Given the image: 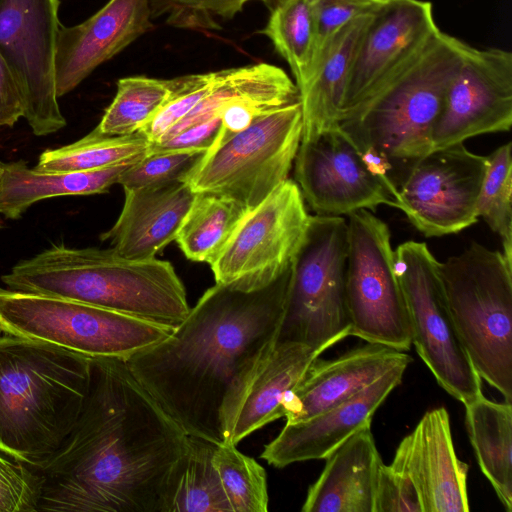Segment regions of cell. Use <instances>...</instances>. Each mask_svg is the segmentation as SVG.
Returning a JSON list of instances; mask_svg holds the SVG:
<instances>
[{
  "instance_id": "6da1fadb",
  "label": "cell",
  "mask_w": 512,
  "mask_h": 512,
  "mask_svg": "<svg viewBox=\"0 0 512 512\" xmlns=\"http://www.w3.org/2000/svg\"><path fill=\"white\" fill-rule=\"evenodd\" d=\"M188 435L125 360L91 358L71 432L40 467L38 512H171Z\"/></svg>"
},
{
  "instance_id": "d4e9b609",
  "label": "cell",
  "mask_w": 512,
  "mask_h": 512,
  "mask_svg": "<svg viewBox=\"0 0 512 512\" xmlns=\"http://www.w3.org/2000/svg\"><path fill=\"white\" fill-rule=\"evenodd\" d=\"M372 13L353 18L330 37L317 56L308 80L298 89L301 142L339 126L348 74Z\"/></svg>"
},
{
  "instance_id": "d6a6232c",
  "label": "cell",
  "mask_w": 512,
  "mask_h": 512,
  "mask_svg": "<svg viewBox=\"0 0 512 512\" xmlns=\"http://www.w3.org/2000/svg\"><path fill=\"white\" fill-rule=\"evenodd\" d=\"M237 445H216L213 461L232 512H267L268 488L265 469Z\"/></svg>"
},
{
  "instance_id": "ee69618b",
  "label": "cell",
  "mask_w": 512,
  "mask_h": 512,
  "mask_svg": "<svg viewBox=\"0 0 512 512\" xmlns=\"http://www.w3.org/2000/svg\"><path fill=\"white\" fill-rule=\"evenodd\" d=\"M0 228H1V220H0Z\"/></svg>"
},
{
  "instance_id": "3957f363",
  "label": "cell",
  "mask_w": 512,
  "mask_h": 512,
  "mask_svg": "<svg viewBox=\"0 0 512 512\" xmlns=\"http://www.w3.org/2000/svg\"><path fill=\"white\" fill-rule=\"evenodd\" d=\"M90 381L91 358L0 332V452L40 467L71 432Z\"/></svg>"
},
{
  "instance_id": "e575fe53",
  "label": "cell",
  "mask_w": 512,
  "mask_h": 512,
  "mask_svg": "<svg viewBox=\"0 0 512 512\" xmlns=\"http://www.w3.org/2000/svg\"><path fill=\"white\" fill-rule=\"evenodd\" d=\"M206 151L202 148L148 151L122 173L118 184L124 190H134L185 182Z\"/></svg>"
},
{
  "instance_id": "e0dca14e",
  "label": "cell",
  "mask_w": 512,
  "mask_h": 512,
  "mask_svg": "<svg viewBox=\"0 0 512 512\" xmlns=\"http://www.w3.org/2000/svg\"><path fill=\"white\" fill-rule=\"evenodd\" d=\"M294 177L304 201L317 215L342 216L360 209L393 207V198L363 163L340 126L300 142Z\"/></svg>"
},
{
  "instance_id": "7c38bea8",
  "label": "cell",
  "mask_w": 512,
  "mask_h": 512,
  "mask_svg": "<svg viewBox=\"0 0 512 512\" xmlns=\"http://www.w3.org/2000/svg\"><path fill=\"white\" fill-rule=\"evenodd\" d=\"M309 220L298 185L285 180L246 213L210 264L215 283L242 291L272 283L291 266Z\"/></svg>"
},
{
  "instance_id": "7402d4cb",
  "label": "cell",
  "mask_w": 512,
  "mask_h": 512,
  "mask_svg": "<svg viewBox=\"0 0 512 512\" xmlns=\"http://www.w3.org/2000/svg\"><path fill=\"white\" fill-rule=\"evenodd\" d=\"M124 193L119 217L100 239L130 260L154 259L175 240L197 195L184 181Z\"/></svg>"
},
{
  "instance_id": "f546056e",
  "label": "cell",
  "mask_w": 512,
  "mask_h": 512,
  "mask_svg": "<svg viewBox=\"0 0 512 512\" xmlns=\"http://www.w3.org/2000/svg\"><path fill=\"white\" fill-rule=\"evenodd\" d=\"M179 77L156 79L144 76L121 78L117 92L95 127L108 136H126L139 132L171 98Z\"/></svg>"
},
{
  "instance_id": "277c9868",
  "label": "cell",
  "mask_w": 512,
  "mask_h": 512,
  "mask_svg": "<svg viewBox=\"0 0 512 512\" xmlns=\"http://www.w3.org/2000/svg\"><path fill=\"white\" fill-rule=\"evenodd\" d=\"M1 281L12 290L66 298L170 328L191 308L170 262L130 260L112 248L53 245L14 265Z\"/></svg>"
},
{
  "instance_id": "9a60e30c",
  "label": "cell",
  "mask_w": 512,
  "mask_h": 512,
  "mask_svg": "<svg viewBox=\"0 0 512 512\" xmlns=\"http://www.w3.org/2000/svg\"><path fill=\"white\" fill-rule=\"evenodd\" d=\"M511 125L512 53L464 43L461 63L432 130V150L481 134L507 132Z\"/></svg>"
},
{
  "instance_id": "30bf717a",
  "label": "cell",
  "mask_w": 512,
  "mask_h": 512,
  "mask_svg": "<svg viewBox=\"0 0 512 512\" xmlns=\"http://www.w3.org/2000/svg\"><path fill=\"white\" fill-rule=\"evenodd\" d=\"M348 216L346 304L350 336L407 351L412 345V329L394 268L389 227L366 209Z\"/></svg>"
},
{
  "instance_id": "ab89813d",
  "label": "cell",
  "mask_w": 512,
  "mask_h": 512,
  "mask_svg": "<svg viewBox=\"0 0 512 512\" xmlns=\"http://www.w3.org/2000/svg\"><path fill=\"white\" fill-rule=\"evenodd\" d=\"M373 512H422L418 493L409 478L383 463L378 471Z\"/></svg>"
},
{
  "instance_id": "4dcf8cb0",
  "label": "cell",
  "mask_w": 512,
  "mask_h": 512,
  "mask_svg": "<svg viewBox=\"0 0 512 512\" xmlns=\"http://www.w3.org/2000/svg\"><path fill=\"white\" fill-rule=\"evenodd\" d=\"M261 33L287 61L297 88H301L315 56V22L308 0H279Z\"/></svg>"
},
{
  "instance_id": "74e56055",
  "label": "cell",
  "mask_w": 512,
  "mask_h": 512,
  "mask_svg": "<svg viewBox=\"0 0 512 512\" xmlns=\"http://www.w3.org/2000/svg\"><path fill=\"white\" fill-rule=\"evenodd\" d=\"M41 486L34 467L0 454V512H38Z\"/></svg>"
},
{
  "instance_id": "cb8c5ba5",
  "label": "cell",
  "mask_w": 512,
  "mask_h": 512,
  "mask_svg": "<svg viewBox=\"0 0 512 512\" xmlns=\"http://www.w3.org/2000/svg\"><path fill=\"white\" fill-rule=\"evenodd\" d=\"M322 353L304 344L276 341L228 421L225 443L237 445L251 433L282 418V405L288 393Z\"/></svg>"
},
{
  "instance_id": "484cf974",
  "label": "cell",
  "mask_w": 512,
  "mask_h": 512,
  "mask_svg": "<svg viewBox=\"0 0 512 512\" xmlns=\"http://www.w3.org/2000/svg\"><path fill=\"white\" fill-rule=\"evenodd\" d=\"M0 164V214L9 219H19L31 205L43 199L107 193L132 165L43 173L30 169L24 161Z\"/></svg>"
},
{
  "instance_id": "52a82bcc",
  "label": "cell",
  "mask_w": 512,
  "mask_h": 512,
  "mask_svg": "<svg viewBox=\"0 0 512 512\" xmlns=\"http://www.w3.org/2000/svg\"><path fill=\"white\" fill-rule=\"evenodd\" d=\"M174 328L55 296L0 288V332L127 361Z\"/></svg>"
},
{
  "instance_id": "5bb4252c",
  "label": "cell",
  "mask_w": 512,
  "mask_h": 512,
  "mask_svg": "<svg viewBox=\"0 0 512 512\" xmlns=\"http://www.w3.org/2000/svg\"><path fill=\"white\" fill-rule=\"evenodd\" d=\"M487 164V156L471 152L464 143L432 150L405 174L394 207L426 237L458 233L478 220Z\"/></svg>"
},
{
  "instance_id": "2e32d148",
  "label": "cell",
  "mask_w": 512,
  "mask_h": 512,
  "mask_svg": "<svg viewBox=\"0 0 512 512\" xmlns=\"http://www.w3.org/2000/svg\"><path fill=\"white\" fill-rule=\"evenodd\" d=\"M437 30L430 2L383 0L372 13L351 65L340 122L415 57Z\"/></svg>"
},
{
  "instance_id": "ffe728a7",
  "label": "cell",
  "mask_w": 512,
  "mask_h": 512,
  "mask_svg": "<svg viewBox=\"0 0 512 512\" xmlns=\"http://www.w3.org/2000/svg\"><path fill=\"white\" fill-rule=\"evenodd\" d=\"M408 364L395 366L347 400L296 423H286L265 445L261 458L276 468L325 459L366 425L389 394L401 383Z\"/></svg>"
},
{
  "instance_id": "8fae6325",
  "label": "cell",
  "mask_w": 512,
  "mask_h": 512,
  "mask_svg": "<svg viewBox=\"0 0 512 512\" xmlns=\"http://www.w3.org/2000/svg\"><path fill=\"white\" fill-rule=\"evenodd\" d=\"M394 268L409 313L412 344L437 383L463 405L483 395L482 379L447 306L440 262L425 243L410 240L394 250Z\"/></svg>"
},
{
  "instance_id": "44dd1931",
  "label": "cell",
  "mask_w": 512,
  "mask_h": 512,
  "mask_svg": "<svg viewBox=\"0 0 512 512\" xmlns=\"http://www.w3.org/2000/svg\"><path fill=\"white\" fill-rule=\"evenodd\" d=\"M411 362L404 351L371 342L331 360L318 357L288 393L282 415L286 423L311 418L347 400L391 368Z\"/></svg>"
},
{
  "instance_id": "4316f807",
  "label": "cell",
  "mask_w": 512,
  "mask_h": 512,
  "mask_svg": "<svg viewBox=\"0 0 512 512\" xmlns=\"http://www.w3.org/2000/svg\"><path fill=\"white\" fill-rule=\"evenodd\" d=\"M465 423L479 467L504 508L512 511V403L484 395L464 404Z\"/></svg>"
},
{
  "instance_id": "b9f144b4",
  "label": "cell",
  "mask_w": 512,
  "mask_h": 512,
  "mask_svg": "<svg viewBox=\"0 0 512 512\" xmlns=\"http://www.w3.org/2000/svg\"><path fill=\"white\" fill-rule=\"evenodd\" d=\"M23 101L17 81L0 54V127L13 126L23 117Z\"/></svg>"
},
{
  "instance_id": "7a4b0ae2",
  "label": "cell",
  "mask_w": 512,
  "mask_h": 512,
  "mask_svg": "<svg viewBox=\"0 0 512 512\" xmlns=\"http://www.w3.org/2000/svg\"><path fill=\"white\" fill-rule=\"evenodd\" d=\"M291 277L292 264L252 291L215 283L168 336L126 361L187 435L225 443L228 421L278 339Z\"/></svg>"
},
{
  "instance_id": "8d00e7d4",
  "label": "cell",
  "mask_w": 512,
  "mask_h": 512,
  "mask_svg": "<svg viewBox=\"0 0 512 512\" xmlns=\"http://www.w3.org/2000/svg\"><path fill=\"white\" fill-rule=\"evenodd\" d=\"M218 71L179 77L171 98L139 132L151 144L158 143L176 123L181 121L211 90Z\"/></svg>"
},
{
  "instance_id": "4fadbf2b",
  "label": "cell",
  "mask_w": 512,
  "mask_h": 512,
  "mask_svg": "<svg viewBox=\"0 0 512 512\" xmlns=\"http://www.w3.org/2000/svg\"><path fill=\"white\" fill-rule=\"evenodd\" d=\"M59 6V0H0V54L17 81L23 117L36 136L66 125L54 69Z\"/></svg>"
},
{
  "instance_id": "d6986e66",
  "label": "cell",
  "mask_w": 512,
  "mask_h": 512,
  "mask_svg": "<svg viewBox=\"0 0 512 512\" xmlns=\"http://www.w3.org/2000/svg\"><path fill=\"white\" fill-rule=\"evenodd\" d=\"M148 0H109L74 26L60 25L55 51V85L60 98L74 90L99 65L151 29Z\"/></svg>"
},
{
  "instance_id": "83f0119b",
  "label": "cell",
  "mask_w": 512,
  "mask_h": 512,
  "mask_svg": "<svg viewBox=\"0 0 512 512\" xmlns=\"http://www.w3.org/2000/svg\"><path fill=\"white\" fill-rule=\"evenodd\" d=\"M248 211L233 199L197 193L175 241L187 259L210 265Z\"/></svg>"
},
{
  "instance_id": "f35d334b",
  "label": "cell",
  "mask_w": 512,
  "mask_h": 512,
  "mask_svg": "<svg viewBox=\"0 0 512 512\" xmlns=\"http://www.w3.org/2000/svg\"><path fill=\"white\" fill-rule=\"evenodd\" d=\"M308 2L315 22L314 64L327 41L341 26L355 17L373 12L383 0H308Z\"/></svg>"
},
{
  "instance_id": "8992f818",
  "label": "cell",
  "mask_w": 512,
  "mask_h": 512,
  "mask_svg": "<svg viewBox=\"0 0 512 512\" xmlns=\"http://www.w3.org/2000/svg\"><path fill=\"white\" fill-rule=\"evenodd\" d=\"M447 306L480 376L512 403V260L472 242L440 262Z\"/></svg>"
},
{
  "instance_id": "d590c367",
  "label": "cell",
  "mask_w": 512,
  "mask_h": 512,
  "mask_svg": "<svg viewBox=\"0 0 512 512\" xmlns=\"http://www.w3.org/2000/svg\"><path fill=\"white\" fill-rule=\"evenodd\" d=\"M252 0H148L151 18L164 17L171 26L192 30H217ZM269 2L271 0H260Z\"/></svg>"
},
{
  "instance_id": "1f68e13d",
  "label": "cell",
  "mask_w": 512,
  "mask_h": 512,
  "mask_svg": "<svg viewBox=\"0 0 512 512\" xmlns=\"http://www.w3.org/2000/svg\"><path fill=\"white\" fill-rule=\"evenodd\" d=\"M216 444L189 436L171 512H232L213 461Z\"/></svg>"
},
{
  "instance_id": "7bdbcfd3",
  "label": "cell",
  "mask_w": 512,
  "mask_h": 512,
  "mask_svg": "<svg viewBox=\"0 0 512 512\" xmlns=\"http://www.w3.org/2000/svg\"><path fill=\"white\" fill-rule=\"evenodd\" d=\"M0 180H1V164H0Z\"/></svg>"
},
{
  "instance_id": "836d02e7",
  "label": "cell",
  "mask_w": 512,
  "mask_h": 512,
  "mask_svg": "<svg viewBox=\"0 0 512 512\" xmlns=\"http://www.w3.org/2000/svg\"><path fill=\"white\" fill-rule=\"evenodd\" d=\"M512 144L499 146L489 156L477 200V215L497 233L503 253L512 260Z\"/></svg>"
},
{
  "instance_id": "60d3db41",
  "label": "cell",
  "mask_w": 512,
  "mask_h": 512,
  "mask_svg": "<svg viewBox=\"0 0 512 512\" xmlns=\"http://www.w3.org/2000/svg\"><path fill=\"white\" fill-rule=\"evenodd\" d=\"M220 129V118H212L197 125L190 126L169 140L150 144L148 151H161L183 148L209 149Z\"/></svg>"
},
{
  "instance_id": "ba28073f",
  "label": "cell",
  "mask_w": 512,
  "mask_h": 512,
  "mask_svg": "<svg viewBox=\"0 0 512 512\" xmlns=\"http://www.w3.org/2000/svg\"><path fill=\"white\" fill-rule=\"evenodd\" d=\"M347 221L310 215L292 262L285 315L277 341L325 352L350 336L346 304Z\"/></svg>"
},
{
  "instance_id": "f1b7e54d",
  "label": "cell",
  "mask_w": 512,
  "mask_h": 512,
  "mask_svg": "<svg viewBox=\"0 0 512 512\" xmlns=\"http://www.w3.org/2000/svg\"><path fill=\"white\" fill-rule=\"evenodd\" d=\"M150 144L141 132L108 136L94 128L71 144L44 151L33 169L43 173L81 172L133 164L148 153Z\"/></svg>"
},
{
  "instance_id": "ac0fdd59",
  "label": "cell",
  "mask_w": 512,
  "mask_h": 512,
  "mask_svg": "<svg viewBox=\"0 0 512 512\" xmlns=\"http://www.w3.org/2000/svg\"><path fill=\"white\" fill-rule=\"evenodd\" d=\"M414 485L422 512H468V465L458 459L443 407L427 411L389 465Z\"/></svg>"
},
{
  "instance_id": "603a6c76",
  "label": "cell",
  "mask_w": 512,
  "mask_h": 512,
  "mask_svg": "<svg viewBox=\"0 0 512 512\" xmlns=\"http://www.w3.org/2000/svg\"><path fill=\"white\" fill-rule=\"evenodd\" d=\"M318 479L309 487L303 512H373L382 460L371 424L356 431L326 458Z\"/></svg>"
},
{
  "instance_id": "5b68a950",
  "label": "cell",
  "mask_w": 512,
  "mask_h": 512,
  "mask_svg": "<svg viewBox=\"0 0 512 512\" xmlns=\"http://www.w3.org/2000/svg\"><path fill=\"white\" fill-rule=\"evenodd\" d=\"M463 47L464 42L437 30L415 57L339 124L358 150L373 149L391 163L398 186L413 163L432 150V130Z\"/></svg>"
},
{
  "instance_id": "9c48e42d",
  "label": "cell",
  "mask_w": 512,
  "mask_h": 512,
  "mask_svg": "<svg viewBox=\"0 0 512 512\" xmlns=\"http://www.w3.org/2000/svg\"><path fill=\"white\" fill-rule=\"evenodd\" d=\"M301 136L300 102L272 110L211 145L185 182L195 193L224 196L251 210L288 179Z\"/></svg>"
}]
</instances>
